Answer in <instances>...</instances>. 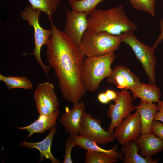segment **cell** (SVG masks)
Masks as SVG:
<instances>
[{"instance_id": "cell-1", "label": "cell", "mask_w": 163, "mask_h": 163, "mask_svg": "<svg viewBox=\"0 0 163 163\" xmlns=\"http://www.w3.org/2000/svg\"><path fill=\"white\" fill-rule=\"evenodd\" d=\"M51 22L52 34L46 45L47 60L58 80L63 97L74 105L86 92L81 80L85 56L63 31Z\"/></svg>"}, {"instance_id": "cell-2", "label": "cell", "mask_w": 163, "mask_h": 163, "mask_svg": "<svg viewBox=\"0 0 163 163\" xmlns=\"http://www.w3.org/2000/svg\"><path fill=\"white\" fill-rule=\"evenodd\" d=\"M137 28L124 12L122 5L108 9H94L88 18L87 30L104 32L117 36L133 32Z\"/></svg>"}, {"instance_id": "cell-3", "label": "cell", "mask_w": 163, "mask_h": 163, "mask_svg": "<svg viewBox=\"0 0 163 163\" xmlns=\"http://www.w3.org/2000/svg\"><path fill=\"white\" fill-rule=\"evenodd\" d=\"M115 57L114 53H113L85 58L81 80L86 91H95L98 88L102 81L111 75L113 70L111 66Z\"/></svg>"}, {"instance_id": "cell-4", "label": "cell", "mask_w": 163, "mask_h": 163, "mask_svg": "<svg viewBox=\"0 0 163 163\" xmlns=\"http://www.w3.org/2000/svg\"><path fill=\"white\" fill-rule=\"evenodd\" d=\"M122 42L120 35L104 32L95 33L87 30L78 47L85 56H97L114 53L118 50Z\"/></svg>"}, {"instance_id": "cell-5", "label": "cell", "mask_w": 163, "mask_h": 163, "mask_svg": "<svg viewBox=\"0 0 163 163\" xmlns=\"http://www.w3.org/2000/svg\"><path fill=\"white\" fill-rule=\"evenodd\" d=\"M40 10L34 8L31 5L26 6L24 10L21 12L22 19L27 21L29 25L34 29V48L31 54L34 55V58L48 76L51 67L45 64L41 56V49L43 45L46 46L52 34L51 29H45L41 27L39 22V17L41 14Z\"/></svg>"}, {"instance_id": "cell-6", "label": "cell", "mask_w": 163, "mask_h": 163, "mask_svg": "<svg viewBox=\"0 0 163 163\" xmlns=\"http://www.w3.org/2000/svg\"><path fill=\"white\" fill-rule=\"evenodd\" d=\"M122 42L129 45L141 63L148 77L149 83L155 85V69L156 59L154 54V45L150 47L140 42L136 37L133 32L123 33L120 35Z\"/></svg>"}, {"instance_id": "cell-7", "label": "cell", "mask_w": 163, "mask_h": 163, "mask_svg": "<svg viewBox=\"0 0 163 163\" xmlns=\"http://www.w3.org/2000/svg\"><path fill=\"white\" fill-rule=\"evenodd\" d=\"M133 101L132 95L128 89L117 92V97L114 100V104L110 105L107 113V115L111 118L107 131L113 133L115 127L131 114L135 109Z\"/></svg>"}, {"instance_id": "cell-8", "label": "cell", "mask_w": 163, "mask_h": 163, "mask_svg": "<svg viewBox=\"0 0 163 163\" xmlns=\"http://www.w3.org/2000/svg\"><path fill=\"white\" fill-rule=\"evenodd\" d=\"M78 133L101 145L107 144L116 139L113 132L106 131L102 127L99 119L85 112L82 117Z\"/></svg>"}, {"instance_id": "cell-9", "label": "cell", "mask_w": 163, "mask_h": 163, "mask_svg": "<svg viewBox=\"0 0 163 163\" xmlns=\"http://www.w3.org/2000/svg\"><path fill=\"white\" fill-rule=\"evenodd\" d=\"M54 89L52 83L46 82L39 83L34 91L35 106L40 115H50L59 109L58 99Z\"/></svg>"}, {"instance_id": "cell-10", "label": "cell", "mask_w": 163, "mask_h": 163, "mask_svg": "<svg viewBox=\"0 0 163 163\" xmlns=\"http://www.w3.org/2000/svg\"><path fill=\"white\" fill-rule=\"evenodd\" d=\"M66 23L63 32L78 46L87 29L88 15L82 12L68 10L66 11Z\"/></svg>"}, {"instance_id": "cell-11", "label": "cell", "mask_w": 163, "mask_h": 163, "mask_svg": "<svg viewBox=\"0 0 163 163\" xmlns=\"http://www.w3.org/2000/svg\"><path fill=\"white\" fill-rule=\"evenodd\" d=\"M141 123L138 110L131 114L116 127L113 133L119 144L123 145L136 140L141 134Z\"/></svg>"}, {"instance_id": "cell-12", "label": "cell", "mask_w": 163, "mask_h": 163, "mask_svg": "<svg viewBox=\"0 0 163 163\" xmlns=\"http://www.w3.org/2000/svg\"><path fill=\"white\" fill-rule=\"evenodd\" d=\"M107 80L119 89L131 90L141 84L134 73L122 65H117L114 67L111 74L107 77Z\"/></svg>"}, {"instance_id": "cell-13", "label": "cell", "mask_w": 163, "mask_h": 163, "mask_svg": "<svg viewBox=\"0 0 163 163\" xmlns=\"http://www.w3.org/2000/svg\"><path fill=\"white\" fill-rule=\"evenodd\" d=\"M85 106L83 102H79L70 109L66 106L65 112L59 120L62 124L65 130L70 135H78Z\"/></svg>"}, {"instance_id": "cell-14", "label": "cell", "mask_w": 163, "mask_h": 163, "mask_svg": "<svg viewBox=\"0 0 163 163\" xmlns=\"http://www.w3.org/2000/svg\"><path fill=\"white\" fill-rule=\"evenodd\" d=\"M140 149V155L149 158L163 150V140L152 131L141 134L134 141Z\"/></svg>"}, {"instance_id": "cell-15", "label": "cell", "mask_w": 163, "mask_h": 163, "mask_svg": "<svg viewBox=\"0 0 163 163\" xmlns=\"http://www.w3.org/2000/svg\"><path fill=\"white\" fill-rule=\"evenodd\" d=\"M57 131L55 126L52 127L47 136L42 141L36 142H30L24 140L19 143V146L28 149L35 148L40 152L39 161L50 159L52 163H59L60 161L54 157L51 152V146L53 136Z\"/></svg>"}, {"instance_id": "cell-16", "label": "cell", "mask_w": 163, "mask_h": 163, "mask_svg": "<svg viewBox=\"0 0 163 163\" xmlns=\"http://www.w3.org/2000/svg\"><path fill=\"white\" fill-rule=\"evenodd\" d=\"M60 115L58 109L54 113L49 115H40L37 119L27 126L17 127L21 130H26L29 133L27 137L30 138L34 134L43 133L57 124V120Z\"/></svg>"}, {"instance_id": "cell-17", "label": "cell", "mask_w": 163, "mask_h": 163, "mask_svg": "<svg viewBox=\"0 0 163 163\" xmlns=\"http://www.w3.org/2000/svg\"><path fill=\"white\" fill-rule=\"evenodd\" d=\"M140 115L141 123V134L151 131L154 117L158 111L157 105L154 103L145 102L141 101L139 104L134 107Z\"/></svg>"}, {"instance_id": "cell-18", "label": "cell", "mask_w": 163, "mask_h": 163, "mask_svg": "<svg viewBox=\"0 0 163 163\" xmlns=\"http://www.w3.org/2000/svg\"><path fill=\"white\" fill-rule=\"evenodd\" d=\"M71 135L77 146L82 149L87 151L101 152L118 159H123V155L121 152L117 151L118 147L116 145H114L111 149H105L99 146L96 142L86 137L78 135Z\"/></svg>"}, {"instance_id": "cell-19", "label": "cell", "mask_w": 163, "mask_h": 163, "mask_svg": "<svg viewBox=\"0 0 163 163\" xmlns=\"http://www.w3.org/2000/svg\"><path fill=\"white\" fill-rule=\"evenodd\" d=\"M131 91L133 100L138 98L144 102L154 103L160 101L161 91L156 85L142 83Z\"/></svg>"}, {"instance_id": "cell-20", "label": "cell", "mask_w": 163, "mask_h": 163, "mask_svg": "<svg viewBox=\"0 0 163 163\" xmlns=\"http://www.w3.org/2000/svg\"><path fill=\"white\" fill-rule=\"evenodd\" d=\"M140 149L134 141H130L123 145L121 152L123 155V163H155L157 159L143 157L138 154Z\"/></svg>"}, {"instance_id": "cell-21", "label": "cell", "mask_w": 163, "mask_h": 163, "mask_svg": "<svg viewBox=\"0 0 163 163\" xmlns=\"http://www.w3.org/2000/svg\"><path fill=\"white\" fill-rule=\"evenodd\" d=\"M34 9L44 12L52 21L53 14L56 11L61 0H28Z\"/></svg>"}, {"instance_id": "cell-22", "label": "cell", "mask_w": 163, "mask_h": 163, "mask_svg": "<svg viewBox=\"0 0 163 163\" xmlns=\"http://www.w3.org/2000/svg\"><path fill=\"white\" fill-rule=\"evenodd\" d=\"M0 80L6 85L8 90L21 88L26 90L33 89L31 82L25 77L7 76L0 75Z\"/></svg>"}, {"instance_id": "cell-23", "label": "cell", "mask_w": 163, "mask_h": 163, "mask_svg": "<svg viewBox=\"0 0 163 163\" xmlns=\"http://www.w3.org/2000/svg\"><path fill=\"white\" fill-rule=\"evenodd\" d=\"M104 0H67L72 10L82 12L89 15L97 6Z\"/></svg>"}, {"instance_id": "cell-24", "label": "cell", "mask_w": 163, "mask_h": 163, "mask_svg": "<svg viewBox=\"0 0 163 163\" xmlns=\"http://www.w3.org/2000/svg\"><path fill=\"white\" fill-rule=\"evenodd\" d=\"M85 163H113L118 159L101 152L87 151L85 154Z\"/></svg>"}, {"instance_id": "cell-25", "label": "cell", "mask_w": 163, "mask_h": 163, "mask_svg": "<svg viewBox=\"0 0 163 163\" xmlns=\"http://www.w3.org/2000/svg\"><path fill=\"white\" fill-rule=\"evenodd\" d=\"M135 9L148 13L152 16L155 14V0H129Z\"/></svg>"}, {"instance_id": "cell-26", "label": "cell", "mask_w": 163, "mask_h": 163, "mask_svg": "<svg viewBox=\"0 0 163 163\" xmlns=\"http://www.w3.org/2000/svg\"><path fill=\"white\" fill-rule=\"evenodd\" d=\"M77 146L71 135L68 137L65 142V155L63 161V163H72L71 158V153L73 148Z\"/></svg>"}, {"instance_id": "cell-27", "label": "cell", "mask_w": 163, "mask_h": 163, "mask_svg": "<svg viewBox=\"0 0 163 163\" xmlns=\"http://www.w3.org/2000/svg\"><path fill=\"white\" fill-rule=\"evenodd\" d=\"M151 131L163 140V123L154 120L152 125Z\"/></svg>"}, {"instance_id": "cell-28", "label": "cell", "mask_w": 163, "mask_h": 163, "mask_svg": "<svg viewBox=\"0 0 163 163\" xmlns=\"http://www.w3.org/2000/svg\"><path fill=\"white\" fill-rule=\"evenodd\" d=\"M158 111L155 113L154 120L160 121L163 123V100L157 102Z\"/></svg>"}, {"instance_id": "cell-29", "label": "cell", "mask_w": 163, "mask_h": 163, "mask_svg": "<svg viewBox=\"0 0 163 163\" xmlns=\"http://www.w3.org/2000/svg\"><path fill=\"white\" fill-rule=\"evenodd\" d=\"M159 24L161 29V33L158 38L155 41L153 45L157 47L158 44L163 39V18L160 21Z\"/></svg>"}, {"instance_id": "cell-30", "label": "cell", "mask_w": 163, "mask_h": 163, "mask_svg": "<svg viewBox=\"0 0 163 163\" xmlns=\"http://www.w3.org/2000/svg\"><path fill=\"white\" fill-rule=\"evenodd\" d=\"M108 99L110 101L114 100L117 97V92L113 90L107 89L105 92Z\"/></svg>"}, {"instance_id": "cell-31", "label": "cell", "mask_w": 163, "mask_h": 163, "mask_svg": "<svg viewBox=\"0 0 163 163\" xmlns=\"http://www.w3.org/2000/svg\"><path fill=\"white\" fill-rule=\"evenodd\" d=\"M97 98L100 102L103 104H106L110 101L106 96L105 92L101 93L98 95Z\"/></svg>"}]
</instances>
